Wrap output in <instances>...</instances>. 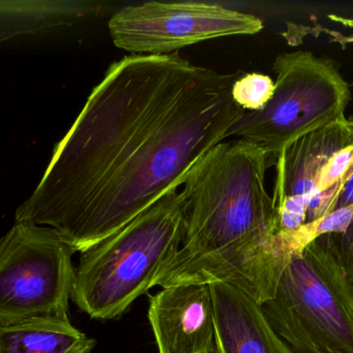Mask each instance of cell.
<instances>
[{
  "label": "cell",
  "mask_w": 353,
  "mask_h": 353,
  "mask_svg": "<svg viewBox=\"0 0 353 353\" xmlns=\"http://www.w3.org/2000/svg\"><path fill=\"white\" fill-rule=\"evenodd\" d=\"M238 75L179 52L128 55L108 68L54 149L16 223L53 228L76 252L118 231L173 189L246 113Z\"/></svg>",
  "instance_id": "cell-1"
},
{
  "label": "cell",
  "mask_w": 353,
  "mask_h": 353,
  "mask_svg": "<svg viewBox=\"0 0 353 353\" xmlns=\"http://www.w3.org/2000/svg\"><path fill=\"white\" fill-rule=\"evenodd\" d=\"M270 155L251 141L218 143L192 166L179 192L184 236L154 286L224 283L261 306L294 257L277 232L265 189Z\"/></svg>",
  "instance_id": "cell-2"
},
{
  "label": "cell",
  "mask_w": 353,
  "mask_h": 353,
  "mask_svg": "<svg viewBox=\"0 0 353 353\" xmlns=\"http://www.w3.org/2000/svg\"><path fill=\"white\" fill-rule=\"evenodd\" d=\"M173 189L134 220L81 253L72 300L91 318H117L154 287L180 250L184 218Z\"/></svg>",
  "instance_id": "cell-3"
},
{
  "label": "cell",
  "mask_w": 353,
  "mask_h": 353,
  "mask_svg": "<svg viewBox=\"0 0 353 353\" xmlns=\"http://www.w3.org/2000/svg\"><path fill=\"white\" fill-rule=\"evenodd\" d=\"M261 308L294 353H353V283L332 233L292 259Z\"/></svg>",
  "instance_id": "cell-4"
},
{
  "label": "cell",
  "mask_w": 353,
  "mask_h": 353,
  "mask_svg": "<svg viewBox=\"0 0 353 353\" xmlns=\"http://www.w3.org/2000/svg\"><path fill=\"white\" fill-rule=\"evenodd\" d=\"M275 91L261 111L246 112L230 136L263 147L270 159L301 137L343 117L350 90L333 60L312 52L282 53L273 64Z\"/></svg>",
  "instance_id": "cell-5"
},
{
  "label": "cell",
  "mask_w": 353,
  "mask_h": 353,
  "mask_svg": "<svg viewBox=\"0 0 353 353\" xmlns=\"http://www.w3.org/2000/svg\"><path fill=\"white\" fill-rule=\"evenodd\" d=\"M74 253L53 228L14 223L0 238V327L70 321Z\"/></svg>",
  "instance_id": "cell-6"
},
{
  "label": "cell",
  "mask_w": 353,
  "mask_h": 353,
  "mask_svg": "<svg viewBox=\"0 0 353 353\" xmlns=\"http://www.w3.org/2000/svg\"><path fill=\"white\" fill-rule=\"evenodd\" d=\"M261 19L216 3L148 1L114 12L109 30L114 45L130 55H165L218 37L253 35Z\"/></svg>",
  "instance_id": "cell-7"
},
{
  "label": "cell",
  "mask_w": 353,
  "mask_h": 353,
  "mask_svg": "<svg viewBox=\"0 0 353 353\" xmlns=\"http://www.w3.org/2000/svg\"><path fill=\"white\" fill-rule=\"evenodd\" d=\"M353 140V117H343L290 143L272 158L276 166V211L306 218L323 168Z\"/></svg>",
  "instance_id": "cell-8"
},
{
  "label": "cell",
  "mask_w": 353,
  "mask_h": 353,
  "mask_svg": "<svg viewBox=\"0 0 353 353\" xmlns=\"http://www.w3.org/2000/svg\"><path fill=\"white\" fill-rule=\"evenodd\" d=\"M149 323L159 353L215 352L211 286L180 284L151 296Z\"/></svg>",
  "instance_id": "cell-9"
},
{
  "label": "cell",
  "mask_w": 353,
  "mask_h": 353,
  "mask_svg": "<svg viewBox=\"0 0 353 353\" xmlns=\"http://www.w3.org/2000/svg\"><path fill=\"white\" fill-rule=\"evenodd\" d=\"M210 286L214 303L216 353H294L250 296L228 284Z\"/></svg>",
  "instance_id": "cell-10"
},
{
  "label": "cell",
  "mask_w": 353,
  "mask_h": 353,
  "mask_svg": "<svg viewBox=\"0 0 353 353\" xmlns=\"http://www.w3.org/2000/svg\"><path fill=\"white\" fill-rule=\"evenodd\" d=\"M95 341L70 321L46 319L0 327V353H90Z\"/></svg>",
  "instance_id": "cell-11"
},
{
  "label": "cell",
  "mask_w": 353,
  "mask_h": 353,
  "mask_svg": "<svg viewBox=\"0 0 353 353\" xmlns=\"http://www.w3.org/2000/svg\"><path fill=\"white\" fill-rule=\"evenodd\" d=\"M55 24L56 12L51 2L0 1V44Z\"/></svg>",
  "instance_id": "cell-12"
},
{
  "label": "cell",
  "mask_w": 353,
  "mask_h": 353,
  "mask_svg": "<svg viewBox=\"0 0 353 353\" xmlns=\"http://www.w3.org/2000/svg\"><path fill=\"white\" fill-rule=\"evenodd\" d=\"M275 91V81L268 75L250 73L238 77L232 87L234 103L245 111H261L271 101Z\"/></svg>",
  "instance_id": "cell-13"
},
{
  "label": "cell",
  "mask_w": 353,
  "mask_h": 353,
  "mask_svg": "<svg viewBox=\"0 0 353 353\" xmlns=\"http://www.w3.org/2000/svg\"><path fill=\"white\" fill-rule=\"evenodd\" d=\"M332 238L340 263L353 283V222L344 231L332 233Z\"/></svg>",
  "instance_id": "cell-14"
},
{
  "label": "cell",
  "mask_w": 353,
  "mask_h": 353,
  "mask_svg": "<svg viewBox=\"0 0 353 353\" xmlns=\"http://www.w3.org/2000/svg\"><path fill=\"white\" fill-rule=\"evenodd\" d=\"M353 204V173L347 182L342 188L341 192L338 195L335 203H334L333 211L336 209H342V207H347Z\"/></svg>",
  "instance_id": "cell-15"
},
{
  "label": "cell",
  "mask_w": 353,
  "mask_h": 353,
  "mask_svg": "<svg viewBox=\"0 0 353 353\" xmlns=\"http://www.w3.org/2000/svg\"><path fill=\"white\" fill-rule=\"evenodd\" d=\"M330 20L336 23H340L343 26L353 29V19L345 18V17L338 16V15H329Z\"/></svg>",
  "instance_id": "cell-16"
},
{
  "label": "cell",
  "mask_w": 353,
  "mask_h": 353,
  "mask_svg": "<svg viewBox=\"0 0 353 353\" xmlns=\"http://www.w3.org/2000/svg\"><path fill=\"white\" fill-rule=\"evenodd\" d=\"M210 353H216V352H210Z\"/></svg>",
  "instance_id": "cell-17"
}]
</instances>
